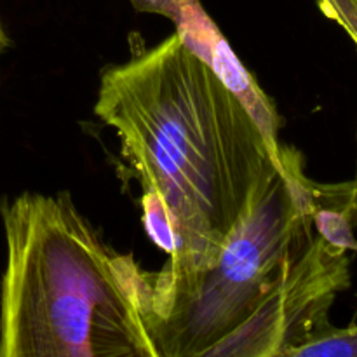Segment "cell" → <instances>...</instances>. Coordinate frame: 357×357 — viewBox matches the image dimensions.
<instances>
[{"label": "cell", "mask_w": 357, "mask_h": 357, "mask_svg": "<svg viewBox=\"0 0 357 357\" xmlns=\"http://www.w3.org/2000/svg\"><path fill=\"white\" fill-rule=\"evenodd\" d=\"M321 10L337 21L357 45V0H317Z\"/></svg>", "instance_id": "cell-8"}, {"label": "cell", "mask_w": 357, "mask_h": 357, "mask_svg": "<svg viewBox=\"0 0 357 357\" xmlns=\"http://www.w3.org/2000/svg\"><path fill=\"white\" fill-rule=\"evenodd\" d=\"M272 357H357V324L337 328L330 323Z\"/></svg>", "instance_id": "cell-6"}, {"label": "cell", "mask_w": 357, "mask_h": 357, "mask_svg": "<svg viewBox=\"0 0 357 357\" xmlns=\"http://www.w3.org/2000/svg\"><path fill=\"white\" fill-rule=\"evenodd\" d=\"M9 47V37H7L6 30H3V26L0 24V56L3 54V51Z\"/></svg>", "instance_id": "cell-9"}, {"label": "cell", "mask_w": 357, "mask_h": 357, "mask_svg": "<svg viewBox=\"0 0 357 357\" xmlns=\"http://www.w3.org/2000/svg\"><path fill=\"white\" fill-rule=\"evenodd\" d=\"M314 229L324 243L338 251H357V183L314 181Z\"/></svg>", "instance_id": "cell-5"}, {"label": "cell", "mask_w": 357, "mask_h": 357, "mask_svg": "<svg viewBox=\"0 0 357 357\" xmlns=\"http://www.w3.org/2000/svg\"><path fill=\"white\" fill-rule=\"evenodd\" d=\"M157 14L169 17L176 24V33L192 52L208 63L220 79L239 96L251 112L255 121L264 131L265 138L274 150H281L279 143V122L274 103L265 96L251 73L237 59L232 49L211 17L206 14L199 0H162Z\"/></svg>", "instance_id": "cell-4"}, {"label": "cell", "mask_w": 357, "mask_h": 357, "mask_svg": "<svg viewBox=\"0 0 357 357\" xmlns=\"http://www.w3.org/2000/svg\"><path fill=\"white\" fill-rule=\"evenodd\" d=\"M94 114L112 128L143 192L162 201L174 250L164 267L218 258L284 167L246 105L174 31L101 73Z\"/></svg>", "instance_id": "cell-1"}, {"label": "cell", "mask_w": 357, "mask_h": 357, "mask_svg": "<svg viewBox=\"0 0 357 357\" xmlns=\"http://www.w3.org/2000/svg\"><path fill=\"white\" fill-rule=\"evenodd\" d=\"M314 181L286 149L211 265L150 274L146 319L162 357H272L330 324L351 258L314 229Z\"/></svg>", "instance_id": "cell-2"}, {"label": "cell", "mask_w": 357, "mask_h": 357, "mask_svg": "<svg viewBox=\"0 0 357 357\" xmlns=\"http://www.w3.org/2000/svg\"><path fill=\"white\" fill-rule=\"evenodd\" d=\"M0 215V357H162L150 274L105 244L70 194L24 192Z\"/></svg>", "instance_id": "cell-3"}, {"label": "cell", "mask_w": 357, "mask_h": 357, "mask_svg": "<svg viewBox=\"0 0 357 357\" xmlns=\"http://www.w3.org/2000/svg\"><path fill=\"white\" fill-rule=\"evenodd\" d=\"M142 208L143 223H145L149 237L164 253L171 255L174 250L173 227H171L169 215H167V209L164 208L162 201L152 192H143Z\"/></svg>", "instance_id": "cell-7"}]
</instances>
